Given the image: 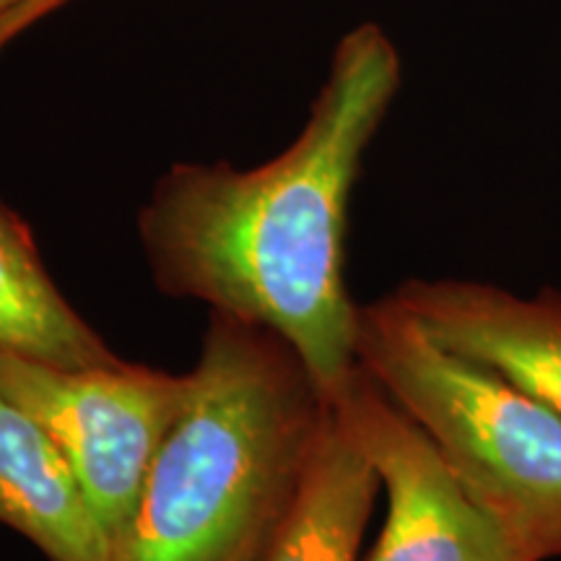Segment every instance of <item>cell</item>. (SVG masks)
I'll return each instance as SVG.
<instances>
[{"label":"cell","mask_w":561,"mask_h":561,"mask_svg":"<svg viewBox=\"0 0 561 561\" xmlns=\"http://www.w3.org/2000/svg\"><path fill=\"white\" fill-rule=\"evenodd\" d=\"M401 83L377 26L341 42L299 138L268 164H180L140 210L153 284L276 333L328 401L356 369L359 307L346 286L348 198Z\"/></svg>","instance_id":"obj_1"},{"label":"cell","mask_w":561,"mask_h":561,"mask_svg":"<svg viewBox=\"0 0 561 561\" xmlns=\"http://www.w3.org/2000/svg\"><path fill=\"white\" fill-rule=\"evenodd\" d=\"M187 380L112 561H265L331 401L289 343L221 312Z\"/></svg>","instance_id":"obj_2"},{"label":"cell","mask_w":561,"mask_h":561,"mask_svg":"<svg viewBox=\"0 0 561 561\" xmlns=\"http://www.w3.org/2000/svg\"><path fill=\"white\" fill-rule=\"evenodd\" d=\"M356 364L430 434L525 557H561V416L551 405L442 346L392 294L359 307Z\"/></svg>","instance_id":"obj_3"},{"label":"cell","mask_w":561,"mask_h":561,"mask_svg":"<svg viewBox=\"0 0 561 561\" xmlns=\"http://www.w3.org/2000/svg\"><path fill=\"white\" fill-rule=\"evenodd\" d=\"M187 371L121 362L68 369L0 354V392L45 426L115 543L187 396Z\"/></svg>","instance_id":"obj_4"},{"label":"cell","mask_w":561,"mask_h":561,"mask_svg":"<svg viewBox=\"0 0 561 561\" xmlns=\"http://www.w3.org/2000/svg\"><path fill=\"white\" fill-rule=\"evenodd\" d=\"M331 403L388 491V517L369 561H530L430 434L359 364Z\"/></svg>","instance_id":"obj_5"},{"label":"cell","mask_w":561,"mask_h":561,"mask_svg":"<svg viewBox=\"0 0 561 561\" xmlns=\"http://www.w3.org/2000/svg\"><path fill=\"white\" fill-rule=\"evenodd\" d=\"M392 299L442 346L502 371L561 416V294L466 278H411Z\"/></svg>","instance_id":"obj_6"},{"label":"cell","mask_w":561,"mask_h":561,"mask_svg":"<svg viewBox=\"0 0 561 561\" xmlns=\"http://www.w3.org/2000/svg\"><path fill=\"white\" fill-rule=\"evenodd\" d=\"M0 525L50 561H112L104 533L60 447L30 411L0 392Z\"/></svg>","instance_id":"obj_7"},{"label":"cell","mask_w":561,"mask_h":561,"mask_svg":"<svg viewBox=\"0 0 561 561\" xmlns=\"http://www.w3.org/2000/svg\"><path fill=\"white\" fill-rule=\"evenodd\" d=\"M0 354L55 367H112L121 356L70 307L30 227L0 203Z\"/></svg>","instance_id":"obj_8"},{"label":"cell","mask_w":561,"mask_h":561,"mask_svg":"<svg viewBox=\"0 0 561 561\" xmlns=\"http://www.w3.org/2000/svg\"><path fill=\"white\" fill-rule=\"evenodd\" d=\"M377 491L375 468L331 403L310 473L265 561H356Z\"/></svg>","instance_id":"obj_9"},{"label":"cell","mask_w":561,"mask_h":561,"mask_svg":"<svg viewBox=\"0 0 561 561\" xmlns=\"http://www.w3.org/2000/svg\"><path fill=\"white\" fill-rule=\"evenodd\" d=\"M45 0H0V37L13 30L16 21H24Z\"/></svg>","instance_id":"obj_10"}]
</instances>
